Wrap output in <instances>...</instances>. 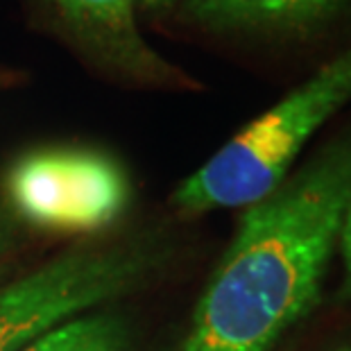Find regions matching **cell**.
Instances as JSON below:
<instances>
[{
  "label": "cell",
  "instance_id": "cell-8",
  "mask_svg": "<svg viewBox=\"0 0 351 351\" xmlns=\"http://www.w3.org/2000/svg\"><path fill=\"white\" fill-rule=\"evenodd\" d=\"M338 250L342 254V283H340L338 297H340V302H351V197L347 202L345 218H342Z\"/></svg>",
  "mask_w": 351,
  "mask_h": 351
},
{
  "label": "cell",
  "instance_id": "cell-2",
  "mask_svg": "<svg viewBox=\"0 0 351 351\" xmlns=\"http://www.w3.org/2000/svg\"><path fill=\"white\" fill-rule=\"evenodd\" d=\"M351 100V48L243 127L204 166L177 186L173 202L186 215L247 208L288 177L306 141Z\"/></svg>",
  "mask_w": 351,
  "mask_h": 351
},
{
  "label": "cell",
  "instance_id": "cell-4",
  "mask_svg": "<svg viewBox=\"0 0 351 351\" xmlns=\"http://www.w3.org/2000/svg\"><path fill=\"white\" fill-rule=\"evenodd\" d=\"M10 213L52 234H95L123 218L132 184L114 156L55 145L19 156L5 177Z\"/></svg>",
  "mask_w": 351,
  "mask_h": 351
},
{
  "label": "cell",
  "instance_id": "cell-1",
  "mask_svg": "<svg viewBox=\"0 0 351 351\" xmlns=\"http://www.w3.org/2000/svg\"><path fill=\"white\" fill-rule=\"evenodd\" d=\"M349 197L342 136L245 208L175 351H270L317 304Z\"/></svg>",
  "mask_w": 351,
  "mask_h": 351
},
{
  "label": "cell",
  "instance_id": "cell-11",
  "mask_svg": "<svg viewBox=\"0 0 351 351\" xmlns=\"http://www.w3.org/2000/svg\"><path fill=\"white\" fill-rule=\"evenodd\" d=\"M173 0H141V5H145L147 10H156V7H166L170 5Z\"/></svg>",
  "mask_w": 351,
  "mask_h": 351
},
{
  "label": "cell",
  "instance_id": "cell-6",
  "mask_svg": "<svg viewBox=\"0 0 351 351\" xmlns=\"http://www.w3.org/2000/svg\"><path fill=\"white\" fill-rule=\"evenodd\" d=\"M349 0H186V16L211 29L300 32L324 23Z\"/></svg>",
  "mask_w": 351,
  "mask_h": 351
},
{
  "label": "cell",
  "instance_id": "cell-10",
  "mask_svg": "<svg viewBox=\"0 0 351 351\" xmlns=\"http://www.w3.org/2000/svg\"><path fill=\"white\" fill-rule=\"evenodd\" d=\"M16 82V73H10V71H0V88H7Z\"/></svg>",
  "mask_w": 351,
  "mask_h": 351
},
{
  "label": "cell",
  "instance_id": "cell-5",
  "mask_svg": "<svg viewBox=\"0 0 351 351\" xmlns=\"http://www.w3.org/2000/svg\"><path fill=\"white\" fill-rule=\"evenodd\" d=\"M62 32L104 71L143 84H184L186 77L147 46L134 0H46Z\"/></svg>",
  "mask_w": 351,
  "mask_h": 351
},
{
  "label": "cell",
  "instance_id": "cell-7",
  "mask_svg": "<svg viewBox=\"0 0 351 351\" xmlns=\"http://www.w3.org/2000/svg\"><path fill=\"white\" fill-rule=\"evenodd\" d=\"M23 351H136L134 331L116 306L84 313Z\"/></svg>",
  "mask_w": 351,
  "mask_h": 351
},
{
  "label": "cell",
  "instance_id": "cell-12",
  "mask_svg": "<svg viewBox=\"0 0 351 351\" xmlns=\"http://www.w3.org/2000/svg\"><path fill=\"white\" fill-rule=\"evenodd\" d=\"M333 351H351V345H347V347H338V349H333Z\"/></svg>",
  "mask_w": 351,
  "mask_h": 351
},
{
  "label": "cell",
  "instance_id": "cell-9",
  "mask_svg": "<svg viewBox=\"0 0 351 351\" xmlns=\"http://www.w3.org/2000/svg\"><path fill=\"white\" fill-rule=\"evenodd\" d=\"M16 243V227H14V215L5 208H0V258L14 247Z\"/></svg>",
  "mask_w": 351,
  "mask_h": 351
},
{
  "label": "cell",
  "instance_id": "cell-3",
  "mask_svg": "<svg viewBox=\"0 0 351 351\" xmlns=\"http://www.w3.org/2000/svg\"><path fill=\"white\" fill-rule=\"evenodd\" d=\"M170 258L161 234L73 247L0 286V351H23L84 313L116 306L161 274Z\"/></svg>",
  "mask_w": 351,
  "mask_h": 351
}]
</instances>
